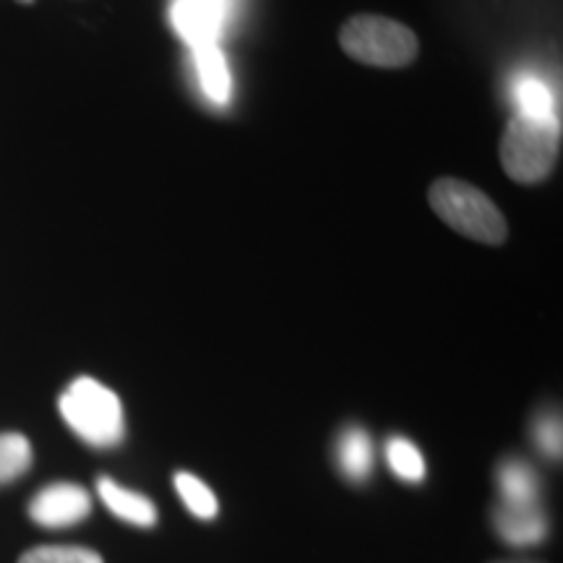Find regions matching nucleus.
<instances>
[{"label":"nucleus","instance_id":"9d476101","mask_svg":"<svg viewBox=\"0 0 563 563\" xmlns=\"http://www.w3.org/2000/svg\"><path fill=\"white\" fill-rule=\"evenodd\" d=\"M498 490H501V506H509V509H532V506H540L538 475L525 462L509 460L498 467Z\"/></svg>","mask_w":563,"mask_h":563},{"label":"nucleus","instance_id":"dca6fc26","mask_svg":"<svg viewBox=\"0 0 563 563\" xmlns=\"http://www.w3.org/2000/svg\"><path fill=\"white\" fill-rule=\"evenodd\" d=\"M19 563H104L100 553L79 545H40L21 555Z\"/></svg>","mask_w":563,"mask_h":563},{"label":"nucleus","instance_id":"6ab92c4d","mask_svg":"<svg viewBox=\"0 0 563 563\" xmlns=\"http://www.w3.org/2000/svg\"><path fill=\"white\" fill-rule=\"evenodd\" d=\"M16 3H24V5H30V3H34V0H16Z\"/></svg>","mask_w":563,"mask_h":563},{"label":"nucleus","instance_id":"20e7f679","mask_svg":"<svg viewBox=\"0 0 563 563\" xmlns=\"http://www.w3.org/2000/svg\"><path fill=\"white\" fill-rule=\"evenodd\" d=\"M60 415L70 431L97 449L118 446L123 441V407L115 391L95 378H76L60 397Z\"/></svg>","mask_w":563,"mask_h":563},{"label":"nucleus","instance_id":"1a4fd4ad","mask_svg":"<svg viewBox=\"0 0 563 563\" xmlns=\"http://www.w3.org/2000/svg\"><path fill=\"white\" fill-rule=\"evenodd\" d=\"M191 53H194L196 76H199L201 91L207 95V100L214 104H228L232 97V74L222 47L209 45Z\"/></svg>","mask_w":563,"mask_h":563},{"label":"nucleus","instance_id":"7ed1b4c3","mask_svg":"<svg viewBox=\"0 0 563 563\" xmlns=\"http://www.w3.org/2000/svg\"><path fill=\"white\" fill-rule=\"evenodd\" d=\"M561 152V121L514 115L501 136V165L514 183L538 186L553 173Z\"/></svg>","mask_w":563,"mask_h":563},{"label":"nucleus","instance_id":"6e6552de","mask_svg":"<svg viewBox=\"0 0 563 563\" xmlns=\"http://www.w3.org/2000/svg\"><path fill=\"white\" fill-rule=\"evenodd\" d=\"M97 493H100L102 504L108 506L115 517H121L123 522L136 527L157 525V506H154L146 496H141V493L118 485L112 477H100V481H97Z\"/></svg>","mask_w":563,"mask_h":563},{"label":"nucleus","instance_id":"ddd939ff","mask_svg":"<svg viewBox=\"0 0 563 563\" xmlns=\"http://www.w3.org/2000/svg\"><path fill=\"white\" fill-rule=\"evenodd\" d=\"M32 467V443L21 433H0V485L19 481Z\"/></svg>","mask_w":563,"mask_h":563},{"label":"nucleus","instance_id":"423d86ee","mask_svg":"<svg viewBox=\"0 0 563 563\" xmlns=\"http://www.w3.org/2000/svg\"><path fill=\"white\" fill-rule=\"evenodd\" d=\"M91 511V498L81 485L55 483L42 488L30 504V517L40 527L63 530V527L79 525Z\"/></svg>","mask_w":563,"mask_h":563},{"label":"nucleus","instance_id":"2eb2a0df","mask_svg":"<svg viewBox=\"0 0 563 563\" xmlns=\"http://www.w3.org/2000/svg\"><path fill=\"white\" fill-rule=\"evenodd\" d=\"M386 460H389L394 475L407 483H420L426 477V462H422V454L412 441L399 439V435L391 439L386 443Z\"/></svg>","mask_w":563,"mask_h":563},{"label":"nucleus","instance_id":"0eeeda50","mask_svg":"<svg viewBox=\"0 0 563 563\" xmlns=\"http://www.w3.org/2000/svg\"><path fill=\"white\" fill-rule=\"evenodd\" d=\"M493 522H496V530L509 545L527 548L543 543L548 534V522L545 514L540 511V506H532V509H509V506H496V514H493Z\"/></svg>","mask_w":563,"mask_h":563},{"label":"nucleus","instance_id":"9b49d317","mask_svg":"<svg viewBox=\"0 0 563 563\" xmlns=\"http://www.w3.org/2000/svg\"><path fill=\"white\" fill-rule=\"evenodd\" d=\"M514 102H517L519 115L532 118V121H559L553 91L538 76H519L514 81Z\"/></svg>","mask_w":563,"mask_h":563},{"label":"nucleus","instance_id":"a211bd4d","mask_svg":"<svg viewBox=\"0 0 563 563\" xmlns=\"http://www.w3.org/2000/svg\"><path fill=\"white\" fill-rule=\"evenodd\" d=\"M498 563H534V561H498Z\"/></svg>","mask_w":563,"mask_h":563},{"label":"nucleus","instance_id":"4468645a","mask_svg":"<svg viewBox=\"0 0 563 563\" xmlns=\"http://www.w3.org/2000/svg\"><path fill=\"white\" fill-rule=\"evenodd\" d=\"M175 490L180 493L183 504L188 506L194 517L214 519L217 511H220V504H217V496L211 493L209 485L191 473L175 475Z\"/></svg>","mask_w":563,"mask_h":563},{"label":"nucleus","instance_id":"f257e3e1","mask_svg":"<svg viewBox=\"0 0 563 563\" xmlns=\"http://www.w3.org/2000/svg\"><path fill=\"white\" fill-rule=\"evenodd\" d=\"M431 209L443 224L485 245H501L509 238V224L501 209L485 196L481 188L460 178H439L428 194Z\"/></svg>","mask_w":563,"mask_h":563},{"label":"nucleus","instance_id":"39448f33","mask_svg":"<svg viewBox=\"0 0 563 563\" xmlns=\"http://www.w3.org/2000/svg\"><path fill=\"white\" fill-rule=\"evenodd\" d=\"M232 11H235V0H175L170 19L180 40L191 51H199V47L220 45Z\"/></svg>","mask_w":563,"mask_h":563},{"label":"nucleus","instance_id":"f3484780","mask_svg":"<svg viewBox=\"0 0 563 563\" xmlns=\"http://www.w3.org/2000/svg\"><path fill=\"white\" fill-rule=\"evenodd\" d=\"M534 439H538L540 449L548 456H555L559 460L561 456V420L559 418H545L538 422V428H534Z\"/></svg>","mask_w":563,"mask_h":563},{"label":"nucleus","instance_id":"f8f14e48","mask_svg":"<svg viewBox=\"0 0 563 563\" xmlns=\"http://www.w3.org/2000/svg\"><path fill=\"white\" fill-rule=\"evenodd\" d=\"M340 467L350 481H365L373 464V449L368 433L361 428H347L340 439Z\"/></svg>","mask_w":563,"mask_h":563},{"label":"nucleus","instance_id":"f03ea898","mask_svg":"<svg viewBox=\"0 0 563 563\" xmlns=\"http://www.w3.org/2000/svg\"><path fill=\"white\" fill-rule=\"evenodd\" d=\"M340 45L352 60L376 68H405L420 53V42L410 26L376 13H357L344 21Z\"/></svg>","mask_w":563,"mask_h":563}]
</instances>
